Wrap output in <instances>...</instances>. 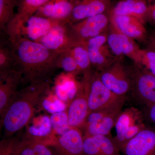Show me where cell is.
I'll use <instances>...</instances> for the list:
<instances>
[{
  "label": "cell",
  "instance_id": "cell-1",
  "mask_svg": "<svg viewBox=\"0 0 155 155\" xmlns=\"http://www.w3.org/2000/svg\"><path fill=\"white\" fill-rule=\"evenodd\" d=\"M16 61V69L22 74V83L49 81L56 69L60 54L52 51L38 42L22 38L8 39Z\"/></svg>",
  "mask_w": 155,
  "mask_h": 155
},
{
  "label": "cell",
  "instance_id": "cell-2",
  "mask_svg": "<svg viewBox=\"0 0 155 155\" xmlns=\"http://www.w3.org/2000/svg\"><path fill=\"white\" fill-rule=\"evenodd\" d=\"M51 90L50 81L30 84L19 90L2 119L6 138L11 137L28 125L42 107Z\"/></svg>",
  "mask_w": 155,
  "mask_h": 155
},
{
  "label": "cell",
  "instance_id": "cell-3",
  "mask_svg": "<svg viewBox=\"0 0 155 155\" xmlns=\"http://www.w3.org/2000/svg\"><path fill=\"white\" fill-rule=\"evenodd\" d=\"M67 22L34 15L24 20L12 19L5 31L10 39L22 38L37 42L53 27Z\"/></svg>",
  "mask_w": 155,
  "mask_h": 155
},
{
  "label": "cell",
  "instance_id": "cell-4",
  "mask_svg": "<svg viewBox=\"0 0 155 155\" xmlns=\"http://www.w3.org/2000/svg\"><path fill=\"white\" fill-rule=\"evenodd\" d=\"M125 100L126 97L117 95L106 87L100 79L98 72L93 69L89 94V114L99 111L121 110Z\"/></svg>",
  "mask_w": 155,
  "mask_h": 155
},
{
  "label": "cell",
  "instance_id": "cell-5",
  "mask_svg": "<svg viewBox=\"0 0 155 155\" xmlns=\"http://www.w3.org/2000/svg\"><path fill=\"white\" fill-rule=\"evenodd\" d=\"M93 69L84 72L75 97L67 111L69 126L81 129L89 114L88 97Z\"/></svg>",
  "mask_w": 155,
  "mask_h": 155
},
{
  "label": "cell",
  "instance_id": "cell-6",
  "mask_svg": "<svg viewBox=\"0 0 155 155\" xmlns=\"http://www.w3.org/2000/svg\"><path fill=\"white\" fill-rule=\"evenodd\" d=\"M132 97L146 106L155 104V76L140 65L130 68Z\"/></svg>",
  "mask_w": 155,
  "mask_h": 155
},
{
  "label": "cell",
  "instance_id": "cell-7",
  "mask_svg": "<svg viewBox=\"0 0 155 155\" xmlns=\"http://www.w3.org/2000/svg\"><path fill=\"white\" fill-rule=\"evenodd\" d=\"M99 72L100 79L106 87L114 94L126 97L131 86L130 68H127L121 61L116 60L109 67Z\"/></svg>",
  "mask_w": 155,
  "mask_h": 155
},
{
  "label": "cell",
  "instance_id": "cell-8",
  "mask_svg": "<svg viewBox=\"0 0 155 155\" xmlns=\"http://www.w3.org/2000/svg\"><path fill=\"white\" fill-rule=\"evenodd\" d=\"M111 24L110 12L89 17L75 23L67 24L70 34L78 41L88 40L105 33Z\"/></svg>",
  "mask_w": 155,
  "mask_h": 155
},
{
  "label": "cell",
  "instance_id": "cell-9",
  "mask_svg": "<svg viewBox=\"0 0 155 155\" xmlns=\"http://www.w3.org/2000/svg\"><path fill=\"white\" fill-rule=\"evenodd\" d=\"M68 22L56 25L37 42L58 54L69 51L75 46L84 43L78 41L70 34L67 27Z\"/></svg>",
  "mask_w": 155,
  "mask_h": 155
},
{
  "label": "cell",
  "instance_id": "cell-10",
  "mask_svg": "<svg viewBox=\"0 0 155 155\" xmlns=\"http://www.w3.org/2000/svg\"><path fill=\"white\" fill-rule=\"evenodd\" d=\"M105 33L88 40L86 42L87 48L92 67L100 72L113 64L116 60L111 59L107 43Z\"/></svg>",
  "mask_w": 155,
  "mask_h": 155
},
{
  "label": "cell",
  "instance_id": "cell-11",
  "mask_svg": "<svg viewBox=\"0 0 155 155\" xmlns=\"http://www.w3.org/2000/svg\"><path fill=\"white\" fill-rule=\"evenodd\" d=\"M107 43L113 54L119 57L126 56L138 64L141 50L132 39L113 27L112 31L107 35Z\"/></svg>",
  "mask_w": 155,
  "mask_h": 155
},
{
  "label": "cell",
  "instance_id": "cell-12",
  "mask_svg": "<svg viewBox=\"0 0 155 155\" xmlns=\"http://www.w3.org/2000/svg\"><path fill=\"white\" fill-rule=\"evenodd\" d=\"M123 155H155V130L146 127L120 150Z\"/></svg>",
  "mask_w": 155,
  "mask_h": 155
},
{
  "label": "cell",
  "instance_id": "cell-13",
  "mask_svg": "<svg viewBox=\"0 0 155 155\" xmlns=\"http://www.w3.org/2000/svg\"><path fill=\"white\" fill-rule=\"evenodd\" d=\"M83 134L80 128L71 127L58 137L52 147L56 155H84Z\"/></svg>",
  "mask_w": 155,
  "mask_h": 155
},
{
  "label": "cell",
  "instance_id": "cell-14",
  "mask_svg": "<svg viewBox=\"0 0 155 155\" xmlns=\"http://www.w3.org/2000/svg\"><path fill=\"white\" fill-rule=\"evenodd\" d=\"M113 5L112 0H79L69 17V23H75L110 12Z\"/></svg>",
  "mask_w": 155,
  "mask_h": 155
},
{
  "label": "cell",
  "instance_id": "cell-15",
  "mask_svg": "<svg viewBox=\"0 0 155 155\" xmlns=\"http://www.w3.org/2000/svg\"><path fill=\"white\" fill-rule=\"evenodd\" d=\"M22 80V74L16 69L0 76V116L2 119L19 91L18 87Z\"/></svg>",
  "mask_w": 155,
  "mask_h": 155
},
{
  "label": "cell",
  "instance_id": "cell-16",
  "mask_svg": "<svg viewBox=\"0 0 155 155\" xmlns=\"http://www.w3.org/2000/svg\"><path fill=\"white\" fill-rule=\"evenodd\" d=\"M110 20L112 27L133 40H143L147 36L144 22L136 17L110 15Z\"/></svg>",
  "mask_w": 155,
  "mask_h": 155
},
{
  "label": "cell",
  "instance_id": "cell-17",
  "mask_svg": "<svg viewBox=\"0 0 155 155\" xmlns=\"http://www.w3.org/2000/svg\"><path fill=\"white\" fill-rule=\"evenodd\" d=\"M79 0H50L35 15L69 22V17Z\"/></svg>",
  "mask_w": 155,
  "mask_h": 155
},
{
  "label": "cell",
  "instance_id": "cell-18",
  "mask_svg": "<svg viewBox=\"0 0 155 155\" xmlns=\"http://www.w3.org/2000/svg\"><path fill=\"white\" fill-rule=\"evenodd\" d=\"M149 4L147 0H119L113 5L110 15H127L136 17L144 22L146 19Z\"/></svg>",
  "mask_w": 155,
  "mask_h": 155
},
{
  "label": "cell",
  "instance_id": "cell-19",
  "mask_svg": "<svg viewBox=\"0 0 155 155\" xmlns=\"http://www.w3.org/2000/svg\"><path fill=\"white\" fill-rule=\"evenodd\" d=\"M143 119L142 113L136 108L130 107L121 111L116 119L115 127L116 136L113 138L119 150L124 145V137L127 129Z\"/></svg>",
  "mask_w": 155,
  "mask_h": 155
},
{
  "label": "cell",
  "instance_id": "cell-20",
  "mask_svg": "<svg viewBox=\"0 0 155 155\" xmlns=\"http://www.w3.org/2000/svg\"><path fill=\"white\" fill-rule=\"evenodd\" d=\"M78 85V82L75 81L74 75L66 73L61 74L56 80V95L63 102L68 101L70 104L76 94Z\"/></svg>",
  "mask_w": 155,
  "mask_h": 155
},
{
  "label": "cell",
  "instance_id": "cell-21",
  "mask_svg": "<svg viewBox=\"0 0 155 155\" xmlns=\"http://www.w3.org/2000/svg\"><path fill=\"white\" fill-rule=\"evenodd\" d=\"M121 110L115 111L108 114L99 122L84 125L82 129L83 135L110 136L111 130L115 126L116 119Z\"/></svg>",
  "mask_w": 155,
  "mask_h": 155
},
{
  "label": "cell",
  "instance_id": "cell-22",
  "mask_svg": "<svg viewBox=\"0 0 155 155\" xmlns=\"http://www.w3.org/2000/svg\"><path fill=\"white\" fill-rule=\"evenodd\" d=\"M19 155H56L52 147L36 141L26 135L22 138Z\"/></svg>",
  "mask_w": 155,
  "mask_h": 155
},
{
  "label": "cell",
  "instance_id": "cell-23",
  "mask_svg": "<svg viewBox=\"0 0 155 155\" xmlns=\"http://www.w3.org/2000/svg\"><path fill=\"white\" fill-rule=\"evenodd\" d=\"M16 69V61L11 43L1 42L0 76H5ZM17 70V69H16Z\"/></svg>",
  "mask_w": 155,
  "mask_h": 155
},
{
  "label": "cell",
  "instance_id": "cell-24",
  "mask_svg": "<svg viewBox=\"0 0 155 155\" xmlns=\"http://www.w3.org/2000/svg\"><path fill=\"white\" fill-rule=\"evenodd\" d=\"M50 0H19L17 11L14 19L22 20L28 19Z\"/></svg>",
  "mask_w": 155,
  "mask_h": 155
},
{
  "label": "cell",
  "instance_id": "cell-25",
  "mask_svg": "<svg viewBox=\"0 0 155 155\" xmlns=\"http://www.w3.org/2000/svg\"><path fill=\"white\" fill-rule=\"evenodd\" d=\"M19 0H0V28L6 30L8 24L12 20L16 12Z\"/></svg>",
  "mask_w": 155,
  "mask_h": 155
},
{
  "label": "cell",
  "instance_id": "cell-26",
  "mask_svg": "<svg viewBox=\"0 0 155 155\" xmlns=\"http://www.w3.org/2000/svg\"><path fill=\"white\" fill-rule=\"evenodd\" d=\"M71 50L81 73H83L92 68L86 42L75 46Z\"/></svg>",
  "mask_w": 155,
  "mask_h": 155
},
{
  "label": "cell",
  "instance_id": "cell-27",
  "mask_svg": "<svg viewBox=\"0 0 155 155\" xmlns=\"http://www.w3.org/2000/svg\"><path fill=\"white\" fill-rule=\"evenodd\" d=\"M56 66L57 69H63L67 74H71L74 76L81 73L71 50L59 55Z\"/></svg>",
  "mask_w": 155,
  "mask_h": 155
},
{
  "label": "cell",
  "instance_id": "cell-28",
  "mask_svg": "<svg viewBox=\"0 0 155 155\" xmlns=\"http://www.w3.org/2000/svg\"><path fill=\"white\" fill-rule=\"evenodd\" d=\"M50 119L54 133L59 136L66 133L71 128L69 125L67 111L52 114Z\"/></svg>",
  "mask_w": 155,
  "mask_h": 155
},
{
  "label": "cell",
  "instance_id": "cell-29",
  "mask_svg": "<svg viewBox=\"0 0 155 155\" xmlns=\"http://www.w3.org/2000/svg\"><path fill=\"white\" fill-rule=\"evenodd\" d=\"M22 139L7 137L0 142V155H19L22 146Z\"/></svg>",
  "mask_w": 155,
  "mask_h": 155
},
{
  "label": "cell",
  "instance_id": "cell-30",
  "mask_svg": "<svg viewBox=\"0 0 155 155\" xmlns=\"http://www.w3.org/2000/svg\"><path fill=\"white\" fill-rule=\"evenodd\" d=\"M99 143L101 155H120V150L110 136H95Z\"/></svg>",
  "mask_w": 155,
  "mask_h": 155
},
{
  "label": "cell",
  "instance_id": "cell-31",
  "mask_svg": "<svg viewBox=\"0 0 155 155\" xmlns=\"http://www.w3.org/2000/svg\"><path fill=\"white\" fill-rule=\"evenodd\" d=\"M138 65H143L147 70L155 76V50H141Z\"/></svg>",
  "mask_w": 155,
  "mask_h": 155
},
{
  "label": "cell",
  "instance_id": "cell-32",
  "mask_svg": "<svg viewBox=\"0 0 155 155\" xmlns=\"http://www.w3.org/2000/svg\"><path fill=\"white\" fill-rule=\"evenodd\" d=\"M42 107L47 111L52 114L64 111L66 105L60 99L56 100L54 102L45 99L42 104Z\"/></svg>",
  "mask_w": 155,
  "mask_h": 155
},
{
  "label": "cell",
  "instance_id": "cell-33",
  "mask_svg": "<svg viewBox=\"0 0 155 155\" xmlns=\"http://www.w3.org/2000/svg\"><path fill=\"white\" fill-rule=\"evenodd\" d=\"M146 127L144 123L143 122L142 119L136 122L129 127L125 134L124 137V145Z\"/></svg>",
  "mask_w": 155,
  "mask_h": 155
},
{
  "label": "cell",
  "instance_id": "cell-34",
  "mask_svg": "<svg viewBox=\"0 0 155 155\" xmlns=\"http://www.w3.org/2000/svg\"><path fill=\"white\" fill-rule=\"evenodd\" d=\"M142 113L143 118L155 126V104L144 106Z\"/></svg>",
  "mask_w": 155,
  "mask_h": 155
},
{
  "label": "cell",
  "instance_id": "cell-35",
  "mask_svg": "<svg viewBox=\"0 0 155 155\" xmlns=\"http://www.w3.org/2000/svg\"><path fill=\"white\" fill-rule=\"evenodd\" d=\"M146 20L155 25V3L149 5L148 12Z\"/></svg>",
  "mask_w": 155,
  "mask_h": 155
},
{
  "label": "cell",
  "instance_id": "cell-36",
  "mask_svg": "<svg viewBox=\"0 0 155 155\" xmlns=\"http://www.w3.org/2000/svg\"><path fill=\"white\" fill-rule=\"evenodd\" d=\"M151 49L155 50V40L153 38H152L151 39Z\"/></svg>",
  "mask_w": 155,
  "mask_h": 155
},
{
  "label": "cell",
  "instance_id": "cell-37",
  "mask_svg": "<svg viewBox=\"0 0 155 155\" xmlns=\"http://www.w3.org/2000/svg\"><path fill=\"white\" fill-rule=\"evenodd\" d=\"M153 38L155 40V35L154 36H153V37L152 38Z\"/></svg>",
  "mask_w": 155,
  "mask_h": 155
},
{
  "label": "cell",
  "instance_id": "cell-38",
  "mask_svg": "<svg viewBox=\"0 0 155 155\" xmlns=\"http://www.w3.org/2000/svg\"><path fill=\"white\" fill-rule=\"evenodd\" d=\"M120 155H121V154H120Z\"/></svg>",
  "mask_w": 155,
  "mask_h": 155
}]
</instances>
